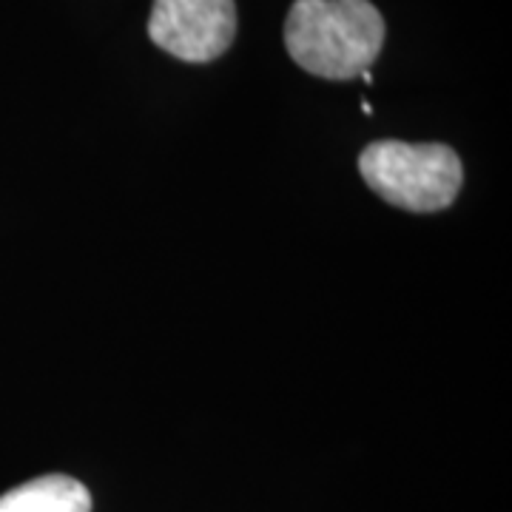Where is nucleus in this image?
<instances>
[{
	"instance_id": "4",
	"label": "nucleus",
	"mask_w": 512,
	"mask_h": 512,
	"mask_svg": "<svg viewBox=\"0 0 512 512\" xmlns=\"http://www.w3.org/2000/svg\"><path fill=\"white\" fill-rule=\"evenodd\" d=\"M0 512H92V493L72 476H40L0 495Z\"/></svg>"
},
{
	"instance_id": "1",
	"label": "nucleus",
	"mask_w": 512,
	"mask_h": 512,
	"mask_svg": "<svg viewBox=\"0 0 512 512\" xmlns=\"http://www.w3.org/2000/svg\"><path fill=\"white\" fill-rule=\"evenodd\" d=\"M382 43L384 20L370 0H296L285 20L288 55L325 80L370 72Z\"/></svg>"
},
{
	"instance_id": "3",
	"label": "nucleus",
	"mask_w": 512,
	"mask_h": 512,
	"mask_svg": "<svg viewBox=\"0 0 512 512\" xmlns=\"http://www.w3.org/2000/svg\"><path fill=\"white\" fill-rule=\"evenodd\" d=\"M237 35L234 0H154L148 37L185 63H211Z\"/></svg>"
},
{
	"instance_id": "2",
	"label": "nucleus",
	"mask_w": 512,
	"mask_h": 512,
	"mask_svg": "<svg viewBox=\"0 0 512 512\" xmlns=\"http://www.w3.org/2000/svg\"><path fill=\"white\" fill-rule=\"evenodd\" d=\"M359 171L370 191L413 214L450 208L464 183L458 154L441 143L413 146L402 140H379L359 154Z\"/></svg>"
}]
</instances>
